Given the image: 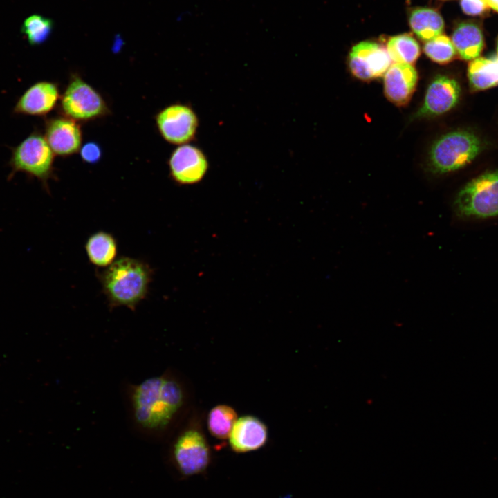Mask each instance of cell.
I'll return each instance as SVG.
<instances>
[{
    "mask_svg": "<svg viewBox=\"0 0 498 498\" xmlns=\"http://www.w3.org/2000/svg\"><path fill=\"white\" fill-rule=\"evenodd\" d=\"M237 413L232 407L221 405L214 407L210 412L208 427L211 434L219 439L229 438L232 427L237 421Z\"/></svg>",
    "mask_w": 498,
    "mask_h": 498,
    "instance_id": "obj_21",
    "label": "cell"
},
{
    "mask_svg": "<svg viewBox=\"0 0 498 498\" xmlns=\"http://www.w3.org/2000/svg\"><path fill=\"white\" fill-rule=\"evenodd\" d=\"M423 50L430 59L441 64L451 62L456 54L452 40L442 34L427 41Z\"/></svg>",
    "mask_w": 498,
    "mask_h": 498,
    "instance_id": "obj_23",
    "label": "cell"
},
{
    "mask_svg": "<svg viewBox=\"0 0 498 498\" xmlns=\"http://www.w3.org/2000/svg\"><path fill=\"white\" fill-rule=\"evenodd\" d=\"M162 137L174 145L188 144L193 140L199 127V118L187 104H173L162 109L156 117Z\"/></svg>",
    "mask_w": 498,
    "mask_h": 498,
    "instance_id": "obj_8",
    "label": "cell"
},
{
    "mask_svg": "<svg viewBox=\"0 0 498 498\" xmlns=\"http://www.w3.org/2000/svg\"><path fill=\"white\" fill-rule=\"evenodd\" d=\"M461 6L465 14L472 16L482 15L489 8L486 0H461Z\"/></svg>",
    "mask_w": 498,
    "mask_h": 498,
    "instance_id": "obj_24",
    "label": "cell"
},
{
    "mask_svg": "<svg viewBox=\"0 0 498 498\" xmlns=\"http://www.w3.org/2000/svg\"><path fill=\"white\" fill-rule=\"evenodd\" d=\"M52 28L53 22L50 19L33 15L26 19L21 30L31 45H39L48 39Z\"/></svg>",
    "mask_w": 498,
    "mask_h": 498,
    "instance_id": "obj_22",
    "label": "cell"
},
{
    "mask_svg": "<svg viewBox=\"0 0 498 498\" xmlns=\"http://www.w3.org/2000/svg\"><path fill=\"white\" fill-rule=\"evenodd\" d=\"M44 138L53 153L58 156L72 155L81 147L80 127L69 118L49 120L46 124Z\"/></svg>",
    "mask_w": 498,
    "mask_h": 498,
    "instance_id": "obj_12",
    "label": "cell"
},
{
    "mask_svg": "<svg viewBox=\"0 0 498 498\" xmlns=\"http://www.w3.org/2000/svg\"><path fill=\"white\" fill-rule=\"evenodd\" d=\"M452 42L456 51L465 60H472L480 55L483 45V36L479 26L471 21L459 24L454 29Z\"/></svg>",
    "mask_w": 498,
    "mask_h": 498,
    "instance_id": "obj_16",
    "label": "cell"
},
{
    "mask_svg": "<svg viewBox=\"0 0 498 498\" xmlns=\"http://www.w3.org/2000/svg\"><path fill=\"white\" fill-rule=\"evenodd\" d=\"M101 155V149L95 142L86 143L80 149V156L82 160L89 163L98 162L100 159Z\"/></svg>",
    "mask_w": 498,
    "mask_h": 498,
    "instance_id": "obj_25",
    "label": "cell"
},
{
    "mask_svg": "<svg viewBox=\"0 0 498 498\" xmlns=\"http://www.w3.org/2000/svg\"><path fill=\"white\" fill-rule=\"evenodd\" d=\"M169 172L173 180L181 185H193L205 177L209 163L204 152L190 144L179 145L169 159Z\"/></svg>",
    "mask_w": 498,
    "mask_h": 498,
    "instance_id": "obj_10",
    "label": "cell"
},
{
    "mask_svg": "<svg viewBox=\"0 0 498 498\" xmlns=\"http://www.w3.org/2000/svg\"><path fill=\"white\" fill-rule=\"evenodd\" d=\"M489 8L498 12V0H486Z\"/></svg>",
    "mask_w": 498,
    "mask_h": 498,
    "instance_id": "obj_26",
    "label": "cell"
},
{
    "mask_svg": "<svg viewBox=\"0 0 498 498\" xmlns=\"http://www.w3.org/2000/svg\"><path fill=\"white\" fill-rule=\"evenodd\" d=\"M481 145L479 138L470 131H455L443 135L430 152L433 171L445 174L461 169L478 156Z\"/></svg>",
    "mask_w": 498,
    "mask_h": 498,
    "instance_id": "obj_5",
    "label": "cell"
},
{
    "mask_svg": "<svg viewBox=\"0 0 498 498\" xmlns=\"http://www.w3.org/2000/svg\"><path fill=\"white\" fill-rule=\"evenodd\" d=\"M453 206L460 218L498 217V171L483 173L466 183L455 196Z\"/></svg>",
    "mask_w": 498,
    "mask_h": 498,
    "instance_id": "obj_4",
    "label": "cell"
},
{
    "mask_svg": "<svg viewBox=\"0 0 498 498\" xmlns=\"http://www.w3.org/2000/svg\"><path fill=\"white\" fill-rule=\"evenodd\" d=\"M85 250L89 261L93 265L106 268L115 261L117 243L111 234L99 231L89 237Z\"/></svg>",
    "mask_w": 498,
    "mask_h": 498,
    "instance_id": "obj_17",
    "label": "cell"
},
{
    "mask_svg": "<svg viewBox=\"0 0 498 498\" xmlns=\"http://www.w3.org/2000/svg\"><path fill=\"white\" fill-rule=\"evenodd\" d=\"M418 74L412 64L394 63L384 75V91L387 99L398 106L408 103L414 93Z\"/></svg>",
    "mask_w": 498,
    "mask_h": 498,
    "instance_id": "obj_13",
    "label": "cell"
},
{
    "mask_svg": "<svg viewBox=\"0 0 498 498\" xmlns=\"http://www.w3.org/2000/svg\"><path fill=\"white\" fill-rule=\"evenodd\" d=\"M268 439V430L256 417L245 416L235 422L229 436L232 450L237 453L254 451L263 447Z\"/></svg>",
    "mask_w": 498,
    "mask_h": 498,
    "instance_id": "obj_15",
    "label": "cell"
},
{
    "mask_svg": "<svg viewBox=\"0 0 498 498\" xmlns=\"http://www.w3.org/2000/svg\"><path fill=\"white\" fill-rule=\"evenodd\" d=\"M54 153L40 133H33L15 147L10 158L12 173L21 172L46 184L53 173Z\"/></svg>",
    "mask_w": 498,
    "mask_h": 498,
    "instance_id": "obj_6",
    "label": "cell"
},
{
    "mask_svg": "<svg viewBox=\"0 0 498 498\" xmlns=\"http://www.w3.org/2000/svg\"><path fill=\"white\" fill-rule=\"evenodd\" d=\"M167 443V460L177 476L187 479L204 474L211 463V452L203 434L197 427L188 425Z\"/></svg>",
    "mask_w": 498,
    "mask_h": 498,
    "instance_id": "obj_3",
    "label": "cell"
},
{
    "mask_svg": "<svg viewBox=\"0 0 498 498\" xmlns=\"http://www.w3.org/2000/svg\"><path fill=\"white\" fill-rule=\"evenodd\" d=\"M61 108L67 118L89 120L104 116L107 111L101 95L80 77H73L61 99Z\"/></svg>",
    "mask_w": 498,
    "mask_h": 498,
    "instance_id": "obj_7",
    "label": "cell"
},
{
    "mask_svg": "<svg viewBox=\"0 0 498 498\" xmlns=\"http://www.w3.org/2000/svg\"><path fill=\"white\" fill-rule=\"evenodd\" d=\"M59 99L57 85L51 82H38L21 95L14 108V112L26 116H42L55 107Z\"/></svg>",
    "mask_w": 498,
    "mask_h": 498,
    "instance_id": "obj_14",
    "label": "cell"
},
{
    "mask_svg": "<svg viewBox=\"0 0 498 498\" xmlns=\"http://www.w3.org/2000/svg\"><path fill=\"white\" fill-rule=\"evenodd\" d=\"M460 93V86L454 79L437 76L427 87L423 103L416 117L439 116L450 111L457 104Z\"/></svg>",
    "mask_w": 498,
    "mask_h": 498,
    "instance_id": "obj_11",
    "label": "cell"
},
{
    "mask_svg": "<svg viewBox=\"0 0 498 498\" xmlns=\"http://www.w3.org/2000/svg\"><path fill=\"white\" fill-rule=\"evenodd\" d=\"M468 77L472 89L484 90L498 84V58L477 57L468 64Z\"/></svg>",
    "mask_w": 498,
    "mask_h": 498,
    "instance_id": "obj_18",
    "label": "cell"
},
{
    "mask_svg": "<svg viewBox=\"0 0 498 498\" xmlns=\"http://www.w3.org/2000/svg\"><path fill=\"white\" fill-rule=\"evenodd\" d=\"M497 58H498V42H497Z\"/></svg>",
    "mask_w": 498,
    "mask_h": 498,
    "instance_id": "obj_27",
    "label": "cell"
},
{
    "mask_svg": "<svg viewBox=\"0 0 498 498\" xmlns=\"http://www.w3.org/2000/svg\"><path fill=\"white\" fill-rule=\"evenodd\" d=\"M391 62L387 48L372 42H362L354 46L349 58L351 73L362 80L383 76Z\"/></svg>",
    "mask_w": 498,
    "mask_h": 498,
    "instance_id": "obj_9",
    "label": "cell"
},
{
    "mask_svg": "<svg viewBox=\"0 0 498 498\" xmlns=\"http://www.w3.org/2000/svg\"><path fill=\"white\" fill-rule=\"evenodd\" d=\"M122 393L131 432L151 443H165L174 434L186 403L180 379L167 369L138 384L123 382Z\"/></svg>",
    "mask_w": 498,
    "mask_h": 498,
    "instance_id": "obj_1",
    "label": "cell"
},
{
    "mask_svg": "<svg viewBox=\"0 0 498 498\" xmlns=\"http://www.w3.org/2000/svg\"><path fill=\"white\" fill-rule=\"evenodd\" d=\"M409 24L413 32L420 39L426 41L441 35L444 27L440 14L428 8L414 10L410 14Z\"/></svg>",
    "mask_w": 498,
    "mask_h": 498,
    "instance_id": "obj_19",
    "label": "cell"
},
{
    "mask_svg": "<svg viewBox=\"0 0 498 498\" xmlns=\"http://www.w3.org/2000/svg\"><path fill=\"white\" fill-rule=\"evenodd\" d=\"M98 277L110 308L125 306L135 311L148 294L152 270L141 260L122 257Z\"/></svg>",
    "mask_w": 498,
    "mask_h": 498,
    "instance_id": "obj_2",
    "label": "cell"
},
{
    "mask_svg": "<svg viewBox=\"0 0 498 498\" xmlns=\"http://www.w3.org/2000/svg\"><path fill=\"white\" fill-rule=\"evenodd\" d=\"M387 50L391 60L397 63H414L420 55L416 40L409 34L392 37L387 44Z\"/></svg>",
    "mask_w": 498,
    "mask_h": 498,
    "instance_id": "obj_20",
    "label": "cell"
}]
</instances>
